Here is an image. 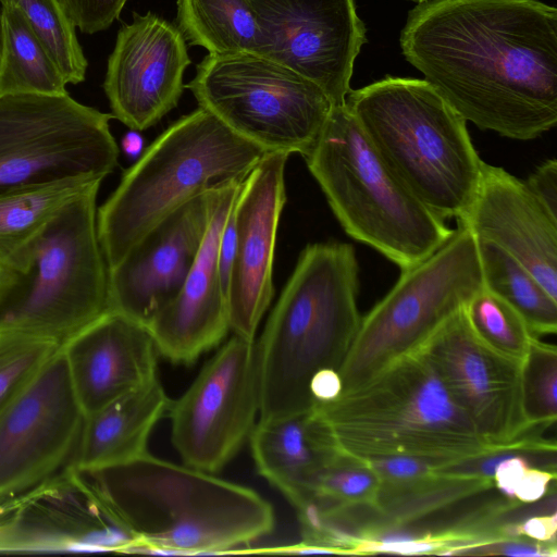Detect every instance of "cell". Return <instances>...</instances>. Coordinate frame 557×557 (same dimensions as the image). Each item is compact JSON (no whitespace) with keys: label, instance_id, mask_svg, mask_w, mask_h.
Instances as JSON below:
<instances>
[{"label":"cell","instance_id":"obj_1","mask_svg":"<svg viewBox=\"0 0 557 557\" xmlns=\"http://www.w3.org/2000/svg\"><path fill=\"white\" fill-rule=\"evenodd\" d=\"M406 60L466 122L518 140L557 123V9L537 0H429L399 37Z\"/></svg>","mask_w":557,"mask_h":557},{"label":"cell","instance_id":"obj_2","mask_svg":"<svg viewBox=\"0 0 557 557\" xmlns=\"http://www.w3.org/2000/svg\"><path fill=\"white\" fill-rule=\"evenodd\" d=\"M90 494L133 540L151 554L232 553L270 534L271 504L256 491L214 473L150 454L90 472Z\"/></svg>","mask_w":557,"mask_h":557},{"label":"cell","instance_id":"obj_3","mask_svg":"<svg viewBox=\"0 0 557 557\" xmlns=\"http://www.w3.org/2000/svg\"><path fill=\"white\" fill-rule=\"evenodd\" d=\"M359 265L354 247L307 245L257 344L259 419L313 409L310 386L323 370H339L358 331Z\"/></svg>","mask_w":557,"mask_h":557},{"label":"cell","instance_id":"obj_4","mask_svg":"<svg viewBox=\"0 0 557 557\" xmlns=\"http://www.w3.org/2000/svg\"><path fill=\"white\" fill-rule=\"evenodd\" d=\"M313 408L337 448L359 459L406 456L442 468L495 451L420 350Z\"/></svg>","mask_w":557,"mask_h":557},{"label":"cell","instance_id":"obj_5","mask_svg":"<svg viewBox=\"0 0 557 557\" xmlns=\"http://www.w3.org/2000/svg\"><path fill=\"white\" fill-rule=\"evenodd\" d=\"M96 183L69 200L1 265L0 331L59 344L109 311Z\"/></svg>","mask_w":557,"mask_h":557},{"label":"cell","instance_id":"obj_6","mask_svg":"<svg viewBox=\"0 0 557 557\" xmlns=\"http://www.w3.org/2000/svg\"><path fill=\"white\" fill-rule=\"evenodd\" d=\"M265 153L203 108L174 122L124 172L97 210L108 268L187 201L245 181Z\"/></svg>","mask_w":557,"mask_h":557},{"label":"cell","instance_id":"obj_7","mask_svg":"<svg viewBox=\"0 0 557 557\" xmlns=\"http://www.w3.org/2000/svg\"><path fill=\"white\" fill-rule=\"evenodd\" d=\"M345 104L376 150L433 213L460 219L484 161L467 122L425 79L387 76L347 94Z\"/></svg>","mask_w":557,"mask_h":557},{"label":"cell","instance_id":"obj_8","mask_svg":"<svg viewBox=\"0 0 557 557\" xmlns=\"http://www.w3.org/2000/svg\"><path fill=\"white\" fill-rule=\"evenodd\" d=\"M304 158L344 231L401 270L453 235L392 170L345 103L332 108Z\"/></svg>","mask_w":557,"mask_h":557},{"label":"cell","instance_id":"obj_9","mask_svg":"<svg viewBox=\"0 0 557 557\" xmlns=\"http://www.w3.org/2000/svg\"><path fill=\"white\" fill-rule=\"evenodd\" d=\"M483 287L476 238L458 223L432 255L401 270L392 289L361 317L338 370L342 393L420 350Z\"/></svg>","mask_w":557,"mask_h":557},{"label":"cell","instance_id":"obj_10","mask_svg":"<svg viewBox=\"0 0 557 557\" xmlns=\"http://www.w3.org/2000/svg\"><path fill=\"white\" fill-rule=\"evenodd\" d=\"M186 87L200 108L267 153L307 156L334 107L314 83L255 53L208 54Z\"/></svg>","mask_w":557,"mask_h":557},{"label":"cell","instance_id":"obj_11","mask_svg":"<svg viewBox=\"0 0 557 557\" xmlns=\"http://www.w3.org/2000/svg\"><path fill=\"white\" fill-rule=\"evenodd\" d=\"M103 113L63 95H0V197L70 180L102 181L119 147Z\"/></svg>","mask_w":557,"mask_h":557},{"label":"cell","instance_id":"obj_12","mask_svg":"<svg viewBox=\"0 0 557 557\" xmlns=\"http://www.w3.org/2000/svg\"><path fill=\"white\" fill-rule=\"evenodd\" d=\"M259 409L256 341L233 335L170 403L171 440L183 463L221 470L248 441Z\"/></svg>","mask_w":557,"mask_h":557},{"label":"cell","instance_id":"obj_13","mask_svg":"<svg viewBox=\"0 0 557 557\" xmlns=\"http://www.w3.org/2000/svg\"><path fill=\"white\" fill-rule=\"evenodd\" d=\"M479 435L495 451L534 454L550 443L535 437L521 406V361L481 341L463 309L444 323L420 349Z\"/></svg>","mask_w":557,"mask_h":557},{"label":"cell","instance_id":"obj_14","mask_svg":"<svg viewBox=\"0 0 557 557\" xmlns=\"http://www.w3.org/2000/svg\"><path fill=\"white\" fill-rule=\"evenodd\" d=\"M84 419L60 345L0 413V499L72 462Z\"/></svg>","mask_w":557,"mask_h":557},{"label":"cell","instance_id":"obj_15","mask_svg":"<svg viewBox=\"0 0 557 557\" xmlns=\"http://www.w3.org/2000/svg\"><path fill=\"white\" fill-rule=\"evenodd\" d=\"M261 55L319 86L333 106L345 103L367 28L354 0H250Z\"/></svg>","mask_w":557,"mask_h":557},{"label":"cell","instance_id":"obj_16","mask_svg":"<svg viewBox=\"0 0 557 557\" xmlns=\"http://www.w3.org/2000/svg\"><path fill=\"white\" fill-rule=\"evenodd\" d=\"M133 16L117 33L103 89L113 117L140 132L177 106L190 58L177 26L152 12Z\"/></svg>","mask_w":557,"mask_h":557},{"label":"cell","instance_id":"obj_17","mask_svg":"<svg viewBox=\"0 0 557 557\" xmlns=\"http://www.w3.org/2000/svg\"><path fill=\"white\" fill-rule=\"evenodd\" d=\"M289 154L265 153L242 184L233 208L235 246L227 288L230 331L256 341L273 295L277 226L286 202Z\"/></svg>","mask_w":557,"mask_h":557},{"label":"cell","instance_id":"obj_18","mask_svg":"<svg viewBox=\"0 0 557 557\" xmlns=\"http://www.w3.org/2000/svg\"><path fill=\"white\" fill-rule=\"evenodd\" d=\"M211 191L163 219L109 269V311L147 326L177 296L207 232Z\"/></svg>","mask_w":557,"mask_h":557},{"label":"cell","instance_id":"obj_19","mask_svg":"<svg viewBox=\"0 0 557 557\" xmlns=\"http://www.w3.org/2000/svg\"><path fill=\"white\" fill-rule=\"evenodd\" d=\"M243 182L211 191L207 232L184 285L177 296L147 324L158 354L172 363H193L218 346L230 331L219 249L223 228Z\"/></svg>","mask_w":557,"mask_h":557},{"label":"cell","instance_id":"obj_20","mask_svg":"<svg viewBox=\"0 0 557 557\" xmlns=\"http://www.w3.org/2000/svg\"><path fill=\"white\" fill-rule=\"evenodd\" d=\"M457 221L517 259L557 299V215L525 182L483 162L474 197Z\"/></svg>","mask_w":557,"mask_h":557},{"label":"cell","instance_id":"obj_21","mask_svg":"<svg viewBox=\"0 0 557 557\" xmlns=\"http://www.w3.org/2000/svg\"><path fill=\"white\" fill-rule=\"evenodd\" d=\"M85 416L156 380L158 350L146 325L108 311L61 344Z\"/></svg>","mask_w":557,"mask_h":557},{"label":"cell","instance_id":"obj_22","mask_svg":"<svg viewBox=\"0 0 557 557\" xmlns=\"http://www.w3.org/2000/svg\"><path fill=\"white\" fill-rule=\"evenodd\" d=\"M248 441L259 474L297 511L311 502L317 476L341 453L314 408L259 419Z\"/></svg>","mask_w":557,"mask_h":557},{"label":"cell","instance_id":"obj_23","mask_svg":"<svg viewBox=\"0 0 557 557\" xmlns=\"http://www.w3.org/2000/svg\"><path fill=\"white\" fill-rule=\"evenodd\" d=\"M170 403L156 379L85 416L71 462L74 473L124 463L147 453L148 437Z\"/></svg>","mask_w":557,"mask_h":557},{"label":"cell","instance_id":"obj_24","mask_svg":"<svg viewBox=\"0 0 557 557\" xmlns=\"http://www.w3.org/2000/svg\"><path fill=\"white\" fill-rule=\"evenodd\" d=\"M494 487L493 479L469 473L435 471L401 484L381 483L372 515L358 531V540L383 530L407 527L430 513Z\"/></svg>","mask_w":557,"mask_h":557},{"label":"cell","instance_id":"obj_25","mask_svg":"<svg viewBox=\"0 0 557 557\" xmlns=\"http://www.w3.org/2000/svg\"><path fill=\"white\" fill-rule=\"evenodd\" d=\"M186 41L213 55L260 54L262 34L250 0H177Z\"/></svg>","mask_w":557,"mask_h":557},{"label":"cell","instance_id":"obj_26","mask_svg":"<svg viewBox=\"0 0 557 557\" xmlns=\"http://www.w3.org/2000/svg\"><path fill=\"white\" fill-rule=\"evenodd\" d=\"M0 95L66 94V82L48 50L14 7H1Z\"/></svg>","mask_w":557,"mask_h":557},{"label":"cell","instance_id":"obj_27","mask_svg":"<svg viewBox=\"0 0 557 557\" xmlns=\"http://www.w3.org/2000/svg\"><path fill=\"white\" fill-rule=\"evenodd\" d=\"M478 242L484 287L510 304L532 333L555 334L557 299L517 259L497 245Z\"/></svg>","mask_w":557,"mask_h":557},{"label":"cell","instance_id":"obj_28","mask_svg":"<svg viewBox=\"0 0 557 557\" xmlns=\"http://www.w3.org/2000/svg\"><path fill=\"white\" fill-rule=\"evenodd\" d=\"M101 182L70 180L0 197V264L69 200Z\"/></svg>","mask_w":557,"mask_h":557},{"label":"cell","instance_id":"obj_29","mask_svg":"<svg viewBox=\"0 0 557 557\" xmlns=\"http://www.w3.org/2000/svg\"><path fill=\"white\" fill-rule=\"evenodd\" d=\"M0 5L14 7L22 13L66 84L76 85L85 79L88 62L76 37V27L59 0H0Z\"/></svg>","mask_w":557,"mask_h":557},{"label":"cell","instance_id":"obj_30","mask_svg":"<svg viewBox=\"0 0 557 557\" xmlns=\"http://www.w3.org/2000/svg\"><path fill=\"white\" fill-rule=\"evenodd\" d=\"M476 336L496 351L522 361L536 336L522 315L506 300L485 287L463 308Z\"/></svg>","mask_w":557,"mask_h":557},{"label":"cell","instance_id":"obj_31","mask_svg":"<svg viewBox=\"0 0 557 557\" xmlns=\"http://www.w3.org/2000/svg\"><path fill=\"white\" fill-rule=\"evenodd\" d=\"M380 485L367 460L341 451L317 476L310 503L323 510L373 506Z\"/></svg>","mask_w":557,"mask_h":557},{"label":"cell","instance_id":"obj_32","mask_svg":"<svg viewBox=\"0 0 557 557\" xmlns=\"http://www.w3.org/2000/svg\"><path fill=\"white\" fill-rule=\"evenodd\" d=\"M521 406L531 428L555 424L557 419V349L534 338L521 361Z\"/></svg>","mask_w":557,"mask_h":557},{"label":"cell","instance_id":"obj_33","mask_svg":"<svg viewBox=\"0 0 557 557\" xmlns=\"http://www.w3.org/2000/svg\"><path fill=\"white\" fill-rule=\"evenodd\" d=\"M61 344L20 333L0 335V413Z\"/></svg>","mask_w":557,"mask_h":557},{"label":"cell","instance_id":"obj_34","mask_svg":"<svg viewBox=\"0 0 557 557\" xmlns=\"http://www.w3.org/2000/svg\"><path fill=\"white\" fill-rule=\"evenodd\" d=\"M69 18L82 33L95 34L119 18L127 0H59Z\"/></svg>","mask_w":557,"mask_h":557},{"label":"cell","instance_id":"obj_35","mask_svg":"<svg viewBox=\"0 0 557 557\" xmlns=\"http://www.w3.org/2000/svg\"><path fill=\"white\" fill-rule=\"evenodd\" d=\"M367 461L377 473L381 483L384 484L411 482L432 474L436 469L430 461L406 456L385 457Z\"/></svg>","mask_w":557,"mask_h":557},{"label":"cell","instance_id":"obj_36","mask_svg":"<svg viewBox=\"0 0 557 557\" xmlns=\"http://www.w3.org/2000/svg\"><path fill=\"white\" fill-rule=\"evenodd\" d=\"M523 536L507 537L479 546L458 550L455 555H503L520 557H556V543L520 540Z\"/></svg>","mask_w":557,"mask_h":557},{"label":"cell","instance_id":"obj_37","mask_svg":"<svg viewBox=\"0 0 557 557\" xmlns=\"http://www.w3.org/2000/svg\"><path fill=\"white\" fill-rule=\"evenodd\" d=\"M531 467L524 454L517 450L507 451L494 469L493 482L504 497L516 500L515 491L525 471Z\"/></svg>","mask_w":557,"mask_h":557},{"label":"cell","instance_id":"obj_38","mask_svg":"<svg viewBox=\"0 0 557 557\" xmlns=\"http://www.w3.org/2000/svg\"><path fill=\"white\" fill-rule=\"evenodd\" d=\"M531 191L557 215V161L541 164L525 181Z\"/></svg>","mask_w":557,"mask_h":557},{"label":"cell","instance_id":"obj_39","mask_svg":"<svg viewBox=\"0 0 557 557\" xmlns=\"http://www.w3.org/2000/svg\"><path fill=\"white\" fill-rule=\"evenodd\" d=\"M556 471L530 467L515 491V499L522 504H531L541 499L552 482H555Z\"/></svg>","mask_w":557,"mask_h":557},{"label":"cell","instance_id":"obj_40","mask_svg":"<svg viewBox=\"0 0 557 557\" xmlns=\"http://www.w3.org/2000/svg\"><path fill=\"white\" fill-rule=\"evenodd\" d=\"M513 536H523L542 543H556L557 513L532 516L523 522L512 523Z\"/></svg>","mask_w":557,"mask_h":557},{"label":"cell","instance_id":"obj_41","mask_svg":"<svg viewBox=\"0 0 557 557\" xmlns=\"http://www.w3.org/2000/svg\"><path fill=\"white\" fill-rule=\"evenodd\" d=\"M314 403H326L335 399L342 393V381L337 371L323 370L318 373L310 386Z\"/></svg>","mask_w":557,"mask_h":557},{"label":"cell","instance_id":"obj_42","mask_svg":"<svg viewBox=\"0 0 557 557\" xmlns=\"http://www.w3.org/2000/svg\"><path fill=\"white\" fill-rule=\"evenodd\" d=\"M141 140L137 134H128L122 140V147L128 154H135L139 152Z\"/></svg>","mask_w":557,"mask_h":557},{"label":"cell","instance_id":"obj_43","mask_svg":"<svg viewBox=\"0 0 557 557\" xmlns=\"http://www.w3.org/2000/svg\"><path fill=\"white\" fill-rule=\"evenodd\" d=\"M1 47H2V44H1V5H0V60H1Z\"/></svg>","mask_w":557,"mask_h":557},{"label":"cell","instance_id":"obj_44","mask_svg":"<svg viewBox=\"0 0 557 557\" xmlns=\"http://www.w3.org/2000/svg\"><path fill=\"white\" fill-rule=\"evenodd\" d=\"M408 1H412V2H416V3H422V2H425V1H429V0H408Z\"/></svg>","mask_w":557,"mask_h":557},{"label":"cell","instance_id":"obj_45","mask_svg":"<svg viewBox=\"0 0 557 557\" xmlns=\"http://www.w3.org/2000/svg\"><path fill=\"white\" fill-rule=\"evenodd\" d=\"M0 273H1V265H0Z\"/></svg>","mask_w":557,"mask_h":557},{"label":"cell","instance_id":"obj_46","mask_svg":"<svg viewBox=\"0 0 557 557\" xmlns=\"http://www.w3.org/2000/svg\"><path fill=\"white\" fill-rule=\"evenodd\" d=\"M0 335H1V331H0Z\"/></svg>","mask_w":557,"mask_h":557}]
</instances>
